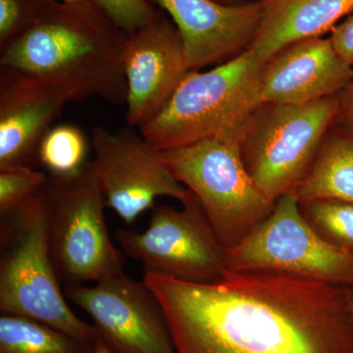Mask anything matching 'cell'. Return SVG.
<instances>
[{
  "label": "cell",
  "mask_w": 353,
  "mask_h": 353,
  "mask_svg": "<svg viewBox=\"0 0 353 353\" xmlns=\"http://www.w3.org/2000/svg\"><path fill=\"white\" fill-rule=\"evenodd\" d=\"M339 94L304 105L264 103L241 141L248 173L269 201L292 192L339 112Z\"/></svg>",
  "instance_id": "cell-7"
},
{
  "label": "cell",
  "mask_w": 353,
  "mask_h": 353,
  "mask_svg": "<svg viewBox=\"0 0 353 353\" xmlns=\"http://www.w3.org/2000/svg\"><path fill=\"white\" fill-rule=\"evenodd\" d=\"M46 192L48 245L60 282L85 285L124 273V259L106 224L105 199L90 165L70 178L50 176Z\"/></svg>",
  "instance_id": "cell-6"
},
{
  "label": "cell",
  "mask_w": 353,
  "mask_h": 353,
  "mask_svg": "<svg viewBox=\"0 0 353 353\" xmlns=\"http://www.w3.org/2000/svg\"><path fill=\"white\" fill-rule=\"evenodd\" d=\"M134 129L113 132L94 128L90 141L94 157L88 163L106 206L128 225L154 208L157 197L169 196L183 203L192 196L165 163L161 152Z\"/></svg>",
  "instance_id": "cell-10"
},
{
  "label": "cell",
  "mask_w": 353,
  "mask_h": 353,
  "mask_svg": "<svg viewBox=\"0 0 353 353\" xmlns=\"http://www.w3.org/2000/svg\"><path fill=\"white\" fill-rule=\"evenodd\" d=\"M229 271H270L352 287L353 253L325 241L303 217L292 192L238 245L227 250Z\"/></svg>",
  "instance_id": "cell-8"
},
{
  "label": "cell",
  "mask_w": 353,
  "mask_h": 353,
  "mask_svg": "<svg viewBox=\"0 0 353 353\" xmlns=\"http://www.w3.org/2000/svg\"><path fill=\"white\" fill-rule=\"evenodd\" d=\"M303 217L320 236L353 253V203L336 199L299 201Z\"/></svg>",
  "instance_id": "cell-20"
},
{
  "label": "cell",
  "mask_w": 353,
  "mask_h": 353,
  "mask_svg": "<svg viewBox=\"0 0 353 353\" xmlns=\"http://www.w3.org/2000/svg\"><path fill=\"white\" fill-rule=\"evenodd\" d=\"M60 0H0V48L50 12Z\"/></svg>",
  "instance_id": "cell-22"
},
{
  "label": "cell",
  "mask_w": 353,
  "mask_h": 353,
  "mask_svg": "<svg viewBox=\"0 0 353 353\" xmlns=\"http://www.w3.org/2000/svg\"><path fill=\"white\" fill-rule=\"evenodd\" d=\"M264 63L248 50L209 71H190L170 101L139 132L159 152L205 139L241 143L263 105Z\"/></svg>",
  "instance_id": "cell-3"
},
{
  "label": "cell",
  "mask_w": 353,
  "mask_h": 353,
  "mask_svg": "<svg viewBox=\"0 0 353 353\" xmlns=\"http://www.w3.org/2000/svg\"><path fill=\"white\" fill-rule=\"evenodd\" d=\"M339 112L334 124L353 132V78L347 88L339 94Z\"/></svg>",
  "instance_id": "cell-25"
},
{
  "label": "cell",
  "mask_w": 353,
  "mask_h": 353,
  "mask_svg": "<svg viewBox=\"0 0 353 353\" xmlns=\"http://www.w3.org/2000/svg\"><path fill=\"white\" fill-rule=\"evenodd\" d=\"M92 353H114L112 350H110L108 347V345H105V343H103L101 340V339H97V341H95L94 347H92Z\"/></svg>",
  "instance_id": "cell-26"
},
{
  "label": "cell",
  "mask_w": 353,
  "mask_h": 353,
  "mask_svg": "<svg viewBox=\"0 0 353 353\" xmlns=\"http://www.w3.org/2000/svg\"><path fill=\"white\" fill-rule=\"evenodd\" d=\"M64 294L114 353H175L163 309L143 281L121 273L92 287L65 285Z\"/></svg>",
  "instance_id": "cell-11"
},
{
  "label": "cell",
  "mask_w": 353,
  "mask_h": 353,
  "mask_svg": "<svg viewBox=\"0 0 353 353\" xmlns=\"http://www.w3.org/2000/svg\"><path fill=\"white\" fill-rule=\"evenodd\" d=\"M62 2H66V3H79V2L88 1V0H60Z\"/></svg>",
  "instance_id": "cell-28"
},
{
  "label": "cell",
  "mask_w": 353,
  "mask_h": 353,
  "mask_svg": "<svg viewBox=\"0 0 353 353\" xmlns=\"http://www.w3.org/2000/svg\"><path fill=\"white\" fill-rule=\"evenodd\" d=\"M50 176L32 167L0 170L1 222L12 219L27 208L48 185Z\"/></svg>",
  "instance_id": "cell-21"
},
{
  "label": "cell",
  "mask_w": 353,
  "mask_h": 353,
  "mask_svg": "<svg viewBox=\"0 0 353 353\" xmlns=\"http://www.w3.org/2000/svg\"><path fill=\"white\" fill-rule=\"evenodd\" d=\"M314 161L292 194L297 201L336 199L353 203V132H328Z\"/></svg>",
  "instance_id": "cell-17"
},
{
  "label": "cell",
  "mask_w": 353,
  "mask_h": 353,
  "mask_svg": "<svg viewBox=\"0 0 353 353\" xmlns=\"http://www.w3.org/2000/svg\"><path fill=\"white\" fill-rule=\"evenodd\" d=\"M352 288H353V285H352Z\"/></svg>",
  "instance_id": "cell-30"
},
{
  "label": "cell",
  "mask_w": 353,
  "mask_h": 353,
  "mask_svg": "<svg viewBox=\"0 0 353 353\" xmlns=\"http://www.w3.org/2000/svg\"><path fill=\"white\" fill-rule=\"evenodd\" d=\"M127 38L94 0L59 1L0 48V66L61 88L73 101L97 97L122 105L127 101Z\"/></svg>",
  "instance_id": "cell-2"
},
{
  "label": "cell",
  "mask_w": 353,
  "mask_h": 353,
  "mask_svg": "<svg viewBox=\"0 0 353 353\" xmlns=\"http://www.w3.org/2000/svg\"><path fill=\"white\" fill-rule=\"evenodd\" d=\"M73 101L55 85L15 70L0 71V170L32 167L46 132Z\"/></svg>",
  "instance_id": "cell-14"
},
{
  "label": "cell",
  "mask_w": 353,
  "mask_h": 353,
  "mask_svg": "<svg viewBox=\"0 0 353 353\" xmlns=\"http://www.w3.org/2000/svg\"><path fill=\"white\" fill-rule=\"evenodd\" d=\"M353 78V66L334 50L331 38L314 37L289 44L264 65V103L304 105L338 95Z\"/></svg>",
  "instance_id": "cell-15"
},
{
  "label": "cell",
  "mask_w": 353,
  "mask_h": 353,
  "mask_svg": "<svg viewBox=\"0 0 353 353\" xmlns=\"http://www.w3.org/2000/svg\"><path fill=\"white\" fill-rule=\"evenodd\" d=\"M127 36L152 22L160 11L148 0H94Z\"/></svg>",
  "instance_id": "cell-23"
},
{
  "label": "cell",
  "mask_w": 353,
  "mask_h": 353,
  "mask_svg": "<svg viewBox=\"0 0 353 353\" xmlns=\"http://www.w3.org/2000/svg\"><path fill=\"white\" fill-rule=\"evenodd\" d=\"M176 26L190 71L221 62L252 46L263 17V0L229 6L215 0H152Z\"/></svg>",
  "instance_id": "cell-13"
},
{
  "label": "cell",
  "mask_w": 353,
  "mask_h": 353,
  "mask_svg": "<svg viewBox=\"0 0 353 353\" xmlns=\"http://www.w3.org/2000/svg\"><path fill=\"white\" fill-rule=\"evenodd\" d=\"M215 1L220 2V3L227 4L229 2L236 1V0H215Z\"/></svg>",
  "instance_id": "cell-29"
},
{
  "label": "cell",
  "mask_w": 353,
  "mask_h": 353,
  "mask_svg": "<svg viewBox=\"0 0 353 353\" xmlns=\"http://www.w3.org/2000/svg\"><path fill=\"white\" fill-rule=\"evenodd\" d=\"M175 353H353L347 288L290 274L229 271L212 283L145 272Z\"/></svg>",
  "instance_id": "cell-1"
},
{
  "label": "cell",
  "mask_w": 353,
  "mask_h": 353,
  "mask_svg": "<svg viewBox=\"0 0 353 353\" xmlns=\"http://www.w3.org/2000/svg\"><path fill=\"white\" fill-rule=\"evenodd\" d=\"M345 288H347L348 305H350V315H352V326H353V288H352V287H345Z\"/></svg>",
  "instance_id": "cell-27"
},
{
  "label": "cell",
  "mask_w": 353,
  "mask_h": 353,
  "mask_svg": "<svg viewBox=\"0 0 353 353\" xmlns=\"http://www.w3.org/2000/svg\"><path fill=\"white\" fill-rule=\"evenodd\" d=\"M114 238L145 272L188 282L212 283L228 271L226 246L192 192L182 209L155 208L143 233L119 229Z\"/></svg>",
  "instance_id": "cell-9"
},
{
  "label": "cell",
  "mask_w": 353,
  "mask_h": 353,
  "mask_svg": "<svg viewBox=\"0 0 353 353\" xmlns=\"http://www.w3.org/2000/svg\"><path fill=\"white\" fill-rule=\"evenodd\" d=\"M0 310L29 318L94 347L92 325L70 309L48 245L46 188L19 214L1 222Z\"/></svg>",
  "instance_id": "cell-4"
},
{
  "label": "cell",
  "mask_w": 353,
  "mask_h": 353,
  "mask_svg": "<svg viewBox=\"0 0 353 353\" xmlns=\"http://www.w3.org/2000/svg\"><path fill=\"white\" fill-rule=\"evenodd\" d=\"M160 152L176 180L196 197L227 250L273 210L275 202L252 180L239 141L210 139Z\"/></svg>",
  "instance_id": "cell-5"
},
{
  "label": "cell",
  "mask_w": 353,
  "mask_h": 353,
  "mask_svg": "<svg viewBox=\"0 0 353 353\" xmlns=\"http://www.w3.org/2000/svg\"><path fill=\"white\" fill-rule=\"evenodd\" d=\"M263 4L250 48L264 64L289 44L322 37L353 13V0H263Z\"/></svg>",
  "instance_id": "cell-16"
},
{
  "label": "cell",
  "mask_w": 353,
  "mask_h": 353,
  "mask_svg": "<svg viewBox=\"0 0 353 353\" xmlns=\"http://www.w3.org/2000/svg\"><path fill=\"white\" fill-rule=\"evenodd\" d=\"M330 38L336 52L353 66V13L332 30Z\"/></svg>",
  "instance_id": "cell-24"
},
{
  "label": "cell",
  "mask_w": 353,
  "mask_h": 353,
  "mask_svg": "<svg viewBox=\"0 0 353 353\" xmlns=\"http://www.w3.org/2000/svg\"><path fill=\"white\" fill-rule=\"evenodd\" d=\"M123 63L127 124L139 130L161 112L190 71L174 23L160 12L152 22L129 34Z\"/></svg>",
  "instance_id": "cell-12"
},
{
  "label": "cell",
  "mask_w": 353,
  "mask_h": 353,
  "mask_svg": "<svg viewBox=\"0 0 353 353\" xmlns=\"http://www.w3.org/2000/svg\"><path fill=\"white\" fill-rule=\"evenodd\" d=\"M88 143L80 128L72 124L53 126L39 148V162L55 179L70 178L88 164Z\"/></svg>",
  "instance_id": "cell-19"
},
{
  "label": "cell",
  "mask_w": 353,
  "mask_h": 353,
  "mask_svg": "<svg viewBox=\"0 0 353 353\" xmlns=\"http://www.w3.org/2000/svg\"><path fill=\"white\" fill-rule=\"evenodd\" d=\"M92 347L29 318L1 314L0 353H92Z\"/></svg>",
  "instance_id": "cell-18"
}]
</instances>
